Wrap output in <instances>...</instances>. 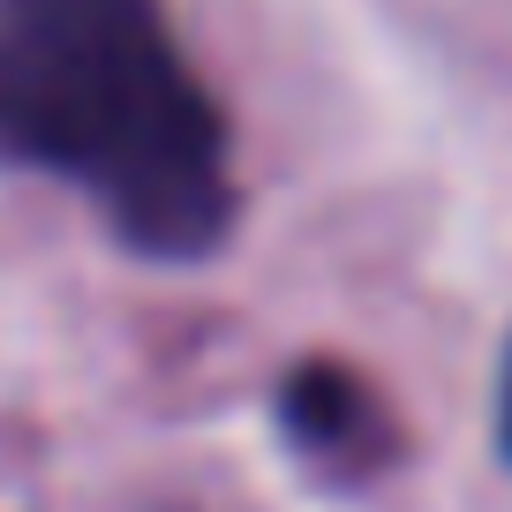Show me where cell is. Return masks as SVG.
I'll return each mask as SVG.
<instances>
[{"label": "cell", "mask_w": 512, "mask_h": 512, "mask_svg": "<svg viewBox=\"0 0 512 512\" xmlns=\"http://www.w3.org/2000/svg\"><path fill=\"white\" fill-rule=\"evenodd\" d=\"M497 460L512 467V347H505V369H497Z\"/></svg>", "instance_id": "obj_3"}, {"label": "cell", "mask_w": 512, "mask_h": 512, "mask_svg": "<svg viewBox=\"0 0 512 512\" xmlns=\"http://www.w3.org/2000/svg\"><path fill=\"white\" fill-rule=\"evenodd\" d=\"M0 166L83 189L151 264H204L241 219L234 128L166 0H0Z\"/></svg>", "instance_id": "obj_1"}, {"label": "cell", "mask_w": 512, "mask_h": 512, "mask_svg": "<svg viewBox=\"0 0 512 512\" xmlns=\"http://www.w3.org/2000/svg\"><path fill=\"white\" fill-rule=\"evenodd\" d=\"M279 430L332 482H369L400 452V422L377 400V384L347 362H324V354L317 362H294L279 377Z\"/></svg>", "instance_id": "obj_2"}]
</instances>
